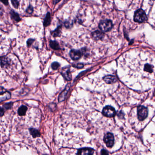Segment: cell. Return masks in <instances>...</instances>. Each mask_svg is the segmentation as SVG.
Returning <instances> with one entry per match:
<instances>
[{"label": "cell", "mask_w": 155, "mask_h": 155, "mask_svg": "<svg viewBox=\"0 0 155 155\" xmlns=\"http://www.w3.org/2000/svg\"><path fill=\"white\" fill-rule=\"evenodd\" d=\"M2 2H3V3L5 4V5H7V4H8V2H7V1H4V2H3V1H2Z\"/></svg>", "instance_id": "cell-28"}, {"label": "cell", "mask_w": 155, "mask_h": 155, "mask_svg": "<svg viewBox=\"0 0 155 155\" xmlns=\"http://www.w3.org/2000/svg\"><path fill=\"white\" fill-rule=\"evenodd\" d=\"M27 107L25 106H22L18 110V113L20 116H24L26 113Z\"/></svg>", "instance_id": "cell-18"}, {"label": "cell", "mask_w": 155, "mask_h": 155, "mask_svg": "<svg viewBox=\"0 0 155 155\" xmlns=\"http://www.w3.org/2000/svg\"><path fill=\"white\" fill-rule=\"evenodd\" d=\"M35 40L33 39H30L27 41V45L28 47H30L33 44Z\"/></svg>", "instance_id": "cell-23"}, {"label": "cell", "mask_w": 155, "mask_h": 155, "mask_svg": "<svg viewBox=\"0 0 155 155\" xmlns=\"http://www.w3.org/2000/svg\"><path fill=\"white\" fill-rule=\"evenodd\" d=\"M104 142L108 147H112L114 144V137L112 134L108 132L106 134L104 137Z\"/></svg>", "instance_id": "cell-5"}, {"label": "cell", "mask_w": 155, "mask_h": 155, "mask_svg": "<svg viewBox=\"0 0 155 155\" xmlns=\"http://www.w3.org/2000/svg\"><path fill=\"white\" fill-rule=\"evenodd\" d=\"M101 155H109L108 152L105 149H102L101 152Z\"/></svg>", "instance_id": "cell-25"}, {"label": "cell", "mask_w": 155, "mask_h": 155, "mask_svg": "<svg viewBox=\"0 0 155 155\" xmlns=\"http://www.w3.org/2000/svg\"><path fill=\"white\" fill-rule=\"evenodd\" d=\"M4 114V110L3 108L0 107V117H2Z\"/></svg>", "instance_id": "cell-27"}, {"label": "cell", "mask_w": 155, "mask_h": 155, "mask_svg": "<svg viewBox=\"0 0 155 155\" xmlns=\"http://www.w3.org/2000/svg\"><path fill=\"white\" fill-rule=\"evenodd\" d=\"M117 116L118 117H119L120 118H122L124 116V114L123 113V112H122V111H121V112H119L117 114Z\"/></svg>", "instance_id": "cell-26"}, {"label": "cell", "mask_w": 155, "mask_h": 155, "mask_svg": "<svg viewBox=\"0 0 155 155\" xmlns=\"http://www.w3.org/2000/svg\"><path fill=\"white\" fill-rule=\"evenodd\" d=\"M1 65L2 67L7 68L10 66V62L9 59L6 57H2L0 58Z\"/></svg>", "instance_id": "cell-11"}, {"label": "cell", "mask_w": 155, "mask_h": 155, "mask_svg": "<svg viewBox=\"0 0 155 155\" xmlns=\"http://www.w3.org/2000/svg\"></svg>", "instance_id": "cell-29"}, {"label": "cell", "mask_w": 155, "mask_h": 155, "mask_svg": "<svg viewBox=\"0 0 155 155\" xmlns=\"http://www.w3.org/2000/svg\"><path fill=\"white\" fill-rule=\"evenodd\" d=\"M82 52L79 50H72L70 52V57L73 60H77L82 57Z\"/></svg>", "instance_id": "cell-8"}, {"label": "cell", "mask_w": 155, "mask_h": 155, "mask_svg": "<svg viewBox=\"0 0 155 155\" xmlns=\"http://www.w3.org/2000/svg\"><path fill=\"white\" fill-rule=\"evenodd\" d=\"M29 132H30L31 135H32L34 138L38 137H40V136H41L40 132L37 129L34 128H30L29 129Z\"/></svg>", "instance_id": "cell-15"}, {"label": "cell", "mask_w": 155, "mask_h": 155, "mask_svg": "<svg viewBox=\"0 0 155 155\" xmlns=\"http://www.w3.org/2000/svg\"><path fill=\"white\" fill-rule=\"evenodd\" d=\"M102 113L106 117H112L115 116L116 112L114 107L110 106H107L103 109Z\"/></svg>", "instance_id": "cell-4"}, {"label": "cell", "mask_w": 155, "mask_h": 155, "mask_svg": "<svg viewBox=\"0 0 155 155\" xmlns=\"http://www.w3.org/2000/svg\"><path fill=\"white\" fill-rule=\"evenodd\" d=\"M69 88H70L69 87H66V88H65V90H64L60 94V96L59 97V102H62V101H63L64 100H65L66 97H67V94L68 92Z\"/></svg>", "instance_id": "cell-13"}, {"label": "cell", "mask_w": 155, "mask_h": 155, "mask_svg": "<svg viewBox=\"0 0 155 155\" xmlns=\"http://www.w3.org/2000/svg\"><path fill=\"white\" fill-rule=\"evenodd\" d=\"M50 46L54 50H59L60 49L58 43L56 41H51L50 42Z\"/></svg>", "instance_id": "cell-17"}, {"label": "cell", "mask_w": 155, "mask_h": 155, "mask_svg": "<svg viewBox=\"0 0 155 155\" xmlns=\"http://www.w3.org/2000/svg\"><path fill=\"white\" fill-rule=\"evenodd\" d=\"M104 36V35L102 32H99L98 31H96L92 33V36L95 40H99L102 39L103 37Z\"/></svg>", "instance_id": "cell-12"}, {"label": "cell", "mask_w": 155, "mask_h": 155, "mask_svg": "<svg viewBox=\"0 0 155 155\" xmlns=\"http://www.w3.org/2000/svg\"><path fill=\"white\" fill-rule=\"evenodd\" d=\"M61 33V27H58L55 31L52 32V34L54 37H59Z\"/></svg>", "instance_id": "cell-19"}, {"label": "cell", "mask_w": 155, "mask_h": 155, "mask_svg": "<svg viewBox=\"0 0 155 155\" xmlns=\"http://www.w3.org/2000/svg\"><path fill=\"white\" fill-rule=\"evenodd\" d=\"M147 19L146 14L142 9H139L136 11L134 17V20L135 22L142 23L145 22Z\"/></svg>", "instance_id": "cell-1"}, {"label": "cell", "mask_w": 155, "mask_h": 155, "mask_svg": "<svg viewBox=\"0 0 155 155\" xmlns=\"http://www.w3.org/2000/svg\"><path fill=\"white\" fill-rule=\"evenodd\" d=\"M148 116V109L143 106H140L137 107V117L140 121H143Z\"/></svg>", "instance_id": "cell-2"}, {"label": "cell", "mask_w": 155, "mask_h": 155, "mask_svg": "<svg viewBox=\"0 0 155 155\" xmlns=\"http://www.w3.org/2000/svg\"><path fill=\"white\" fill-rule=\"evenodd\" d=\"M104 81L107 84H112L117 81V78L113 76L108 75L103 78Z\"/></svg>", "instance_id": "cell-10"}, {"label": "cell", "mask_w": 155, "mask_h": 155, "mask_svg": "<svg viewBox=\"0 0 155 155\" xmlns=\"http://www.w3.org/2000/svg\"><path fill=\"white\" fill-rule=\"evenodd\" d=\"M94 150L89 147H85L79 149L77 152V155H93Z\"/></svg>", "instance_id": "cell-7"}, {"label": "cell", "mask_w": 155, "mask_h": 155, "mask_svg": "<svg viewBox=\"0 0 155 155\" xmlns=\"http://www.w3.org/2000/svg\"><path fill=\"white\" fill-rule=\"evenodd\" d=\"M10 14L12 18L16 22H18L21 21V18L18 14L16 12L12 10L10 12Z\"/></svg>", "instance_id": "cell-14"}, {"label": "cell", "mask_w": 155, "mask_h": 155, "mask_svg": "<svg viewBox=\"0 0 155 155\" xmlns=\"http://www.w3.org/2000/svg\"><path fill=\"white\" fill-rule=\"evenodd\" d=\"M51 17L49 12H48L46 15L44 21V26L45 27H47L51 24Z\"/></svg>", "instance_id": "cell-16"}, {"label": "cell", "mask_w": 155, "mask_h": 155, "mask_svg": "<svg viewBox=\"0 0 155 155\" xmlns=\"http://www.w3.org/2000/svg\"><path fill=\"white\" fill-rule=\"evenodd\" d=\"M33 11V7H32L31 6H30L27 8V12L28 13L31 14L32 13Z\"/></svg>", "instance_id": "cell-24"}, {"label": "cell", "mask_w": 155, "mask_h": 155, "mask_svg": "<svg viewBox=\"0 0 155 155\" xmlns=\"http://www.w3.org/2000/svg\"><path fill=\"white\" fill-rule=\"evenodd\" d=\"M11 95L10 92L6 91L2 87H0V102L11 98Z\"/></svg>", "instance_id": "cell-6"}, {"label": "cell", "mask_w": 155, "mask_h": 155, "mask_svg": "<svg viewBox=\"0 0 155 155\" xmlns=\"http://www.w3.org/2000/svg\"><path fill=\"white\" fill-rule=\"evenodd\" d=\"M12 105H13L12 102H9L8 103L5 104V105H4V108L6 109V110H8L12 107Z\"/></svg>", "instance_id": "cell-21"}, {"label": "cell", "mask_w": 155, "mask_h": 155, "mask_svg": "<svg viewBox=\"0 0 155 155\" xmlns=\"http://www.w3.org/2000/svg\"><path fill=\"white\" fill-rule=\"evenodd\" d=\"M12 2V5L13 6V7L16 8H18L19 7V2L16 0H12L11 1Z\"/></svg>", "instance_id": "cell-22"}, {"label": "cell", "mask_w": 155, "mask_h": 155, "mask_svg": "<svg viewBox=\"0 0 155 155\" xmlns=\"http://www.w3.org/2000/svg\"><path fill=\"white\" fill-rule=\"evenodd\" d=\"M61 73L65 79L67 81H70L72 79V75L70 72V69L68 67H65L62 70Z\"/></svg>", "instance_id": "cell-9"}, {"label": "cell", "mask_w": 155, "mask_h": 155, "mask_svg": "<svg viewBox=\"0 0 155 155\" xmlns=\"http://www.w3.org/2000/svg\"><path fill=\"white\" fill-rule=\"evenodd\" d=\"M59 67H60V64L57 62H54L52 64V68L53 70H57Z\"/></svg>", "instance_id": "cell-20"}, {"label": "cell", "mask_w": 155, "mask_h": 155, "mask_svg": "<svg viewBox=\"0 0 155 155\" xmlns=\"http://www.w3.org/2000/svg\"><path fill=\"white\" fill-rule=\"evenodd\" d=\"M112 22L111 20H105L100 22L99 27L102 32H107L112 29Z\"/></svg>", "instance_id": "cell-3"}]
</instances>
